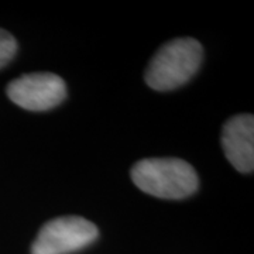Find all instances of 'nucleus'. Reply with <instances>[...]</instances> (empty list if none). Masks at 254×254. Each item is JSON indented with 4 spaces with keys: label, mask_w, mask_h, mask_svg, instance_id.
<instances>
[{
    "label": "nucleus",
    "mask_w": 254,
    "mask_h": 254,
    "mask_svg": "<svg viewBox=\"0 0 254 254\" xmlns=\"http://www.w3.org/2000/svg\"><path fill=\"white\" fill-rule=\"evenodd\" d=\"M131 180L138 190L161 199H184L199 187L196 171L180 158H145L133 165Z\"/></svg>",
    "instance_id": "1"
},
{
    "label": "nucleus",
    "mask_w": 254,
    "mask_h": 254,
    "mask_svg": "<svg viewBox=\"0 0 254 254\" xmlns=\"http://www.w3.org/2000/svg\"><path fill=\"white\" fill-rule=\"evenodd\" d=\"M222 147L237 171L253 173L254 118L252 115H237L227 120L222 130Z\"/></svg>",
    "instance_id": "5"
},
{
    "label": "nucleus",
    "mask_w": 254,
    "mask_h": 254,
    "mask_svg": "<svg viewBox=\"0 0 254 254\" xmlns=\"http://www.w3.org/2000/svg\"><path fill=\"white\" fill-rule=\"evenodd\" d=\"M16 53H17L16 38L6 30L0 28V69L13 60Z\"/></svg>",
    "instance_id": "6"
},
{
    "label": "nucleus",
    "mask_w": 254,
    "mask_h": 254,
    "mask_svg": "<svg viewBox=\"0 0 254 254\" xmlns=\"http://www.w3.org/2000/svg\"><path fill=\"white\" fill-rule=\"evenodd\" d=\"M6 92L13 103L31 112L53 109L66 98L65 82L53 72L21 75L10 82Z\"/></svg>",
    "instance_id": "4"
},
{
    "label": "nucleus",
    "mask_w": 254,
    "mask_h": 254,
    "mask_svg": "<svg viewBox=\"0 0 254 254\" xmlns=\"http://www.w3.org/2000/svg\"><path fill=\"white\" fill-rule=\"evenodd\" d=\"M98 227L81 216L51 219L40 229L31 246L33 254H71L98 239Z\"/></svg>",
    "instance_id": "3"
},
{
    "label": "nucleus",
    "mask_w": 254,
    "mask_h": 254,
    "mask_svg": "<svg viewBox=\"0 0 254 254\" xmlns=\"http://www.w3.org/2000/svg\"><path fill=\"white\" fill-rule=\"evenodd\" d=\"M203 50L195 38H175L165 43L145 68L144 79L154 91L180 88L199 69Z\"/></svg>",
    "instance_id": "2"
}]
</instances>
